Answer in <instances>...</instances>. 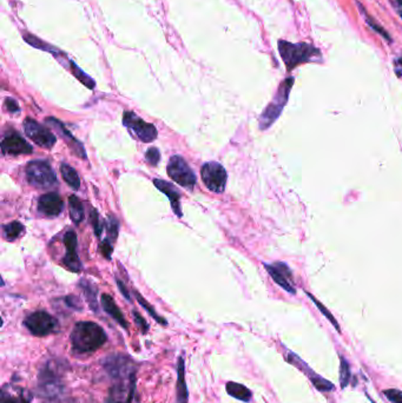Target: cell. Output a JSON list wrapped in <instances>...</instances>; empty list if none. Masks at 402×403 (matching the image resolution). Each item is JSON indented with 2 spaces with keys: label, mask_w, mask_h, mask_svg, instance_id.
Listing matches in <instances>:
<instances>
[{
  "label": "cell",
  "mask_w": 402,
  "mask_h": 403,
  "mask_svg": "<svg viewBox=\"0 0 402 403\" xmlns=\"http://www.w3.org/2000/svg\"><path fill=\"white\" fill-rule=\"evenodd\" d=\"M104 225H105L107 232H108V240L115 241L117 238V236H118V222H117V220H116L115 217L109 216L108 221Z\"/></svg>",
  "instance_id": "cell-31"
},
{
  "label": "cell",
  "mask_w": 402,
  "mask_h": 403,
  "mask_svg": "<svg viewBox=\"0 0 402 403\" xmlns=\"http://www.w3.org/2000/svg\"><path fill=\"white\" fill-rule=\"evenodd\" d=\"M90 221H91L92 227H93V232H95L96 236L100 237L102 232H103V223L100 222V215H98L97 210H91V214H90Z\"/></svg>",
  "instance_id": "cell-32"
},
{
  "label": "cell",
  "mask_w": 402,
  "mask_h": 403,
  "mask_svg": "<svg viewBox=\"0 0 402 403\" xmlns=\"http://www.w3.org/2000/svg\"><path fill=\"white\" fill-rule=\"evenodd\" d=\"M5 106L8 109V111L11 112V113L19 112V106L17 104L16 100H13L12 98H6V100H5Z\"/></svg>",
  "instance_id": "cell-37"
},
{
  "label": "cell",
  "mask_w": 402,
  "mask_h": 403,
  "mask_svg": "<svg viewBox=\"0 0 402 403\" xmlns=\"http://www.w3.org/2000/svg\"><path fill=\"white\" fill-rule=\"evenodd\" d=\"M264 268L268 274L271 276V279L275 281V283L279 284L280 287L284 289L286 292L294 295L296 292L294 287V277H293L291 268L288 267L287 264L284 262H275V263L264 264Z\"/></svg>",
  "instance_id": "cell-12"
},
{
  "label": "cell",
  "mask_w": 402,
  "mask_h": 403,
  "mask_svg": "<svg viewBox=\"0 0 402 403\" xmlns=\"http://www.w3.org/2000/svg\"><path fill=\"white\" fill-rule=\"evenodd\" d=\"M107 339L103 328L93 322H78L72 329V349L80 355L98 350Z\"/></svg>",
  "instance_id": "cell-2"
},
{
  "label": "cell",
  "mask_w": 402,
  "mask_h": 403,
  "mask_svg": "<svg viewBox=\"0 0 402 403\" xmlns=\"http://www.w3.org/2000/svg\"><path fill=\"white\" fill-rule=\"evenodd\" d=\"M64 203L60 198V196L56 192H48L39 197L38 200V212L42 215L48 216V217H56L60 215L63 210Z\"/></svg>",
  "instance_id": "cell-14"
},
{
  "label": "cell",
  "mask_w": 402,
  "mask_h": 403,
  "mask_svg": "<svg viewBox=\"0 0 402 403\" xmlns=\"http://www.w3.org/2000/svg\"><path fill=\"white\" fill-rule=\"evenodd\" d=\"M24 230V225L19 223V222L6 224V225H4L5 240L8 241V242H13V241L17 240L18 237L23 235Z\"/></svg>",
  "instance_id": "cell-24"
},
{
  "label": "cell",
  "mask_w": 402,
  "mask_h": 403,
  "mask_svg": "<svg viewBox=\"0 0 402 403\" xmlns=\"http://www.w3.org/2000/svg\"><path fill=\"white\" fill-rule=\"evenodd\" d=\"M123 124L132 136L143 143H152L157 138V129L154 124H149L136 115L135 112H124Z\"/></svg>",
  "instance_id": "cell-8"
},
{
  "label": "cell",
  "mask_w": 402,
  "mask_h": 403,
  "mask_svg": "<svg viewBox=\"0 0 402 403\" xmlns=\"http://www.w3.org/2000/svg\"><path fill=\"white\" fill-rule=\"evenodd\" d=\"M24 131L33 143L38 144L42 148L51 149L56 144L57 138L50 129L31 118L24 120Z\"/></svg>",
  "instance_id": "cell-11"
},
{
  "label": "cell",
  "mask_w": 402,
  "mask_h": 403,
  "mask_svg": "<svg viewBox=\"0 0 402 403\" xmlns=\"http://www.w3.org/2000/svg\"><path fill=\"white\" fill-rule=\"evenodd\" d=\"M60 174H62V177L63 180L68 184L70 188L73 189V190H80V176L77 174L75 169L71 168L68 164L63 163L60 165Z\"/></svg>",
  "instance_id": "cell-22"
},
{
  "label": "cell",
  "mask_w": 402,
  "mask_h": 403,
  "mask_svg": "<svg viewBox=\"0 0 402 403\" xmlns=\"http://www.w3.org/2000/svg\"><path fill=\"white\" fill-rule=\"evenodd\" d=\"M363 13H365V16H366V21L368 23V25H369L370 28H373L375 32H378V35H381V36H383L385 39L390 41L392 39L390 38V35H388V33H387L386 31H385V30H383V28L380 26V25L376 24L374 20L372 19V18H370V17L368 16L366 12H365V10H363Z\"/></svg>",
  "instance_id": "cell-33"
},
{
  "label": "cell",
  "mask_w": 402,
  "mask_h": 403,
  "mask_svg": "<svg viewBox=\"0 0 402 403\" xmlns=\"http://www.w3.org/2000/svg\"><path fill=\"white\" fill-rule=\"evenodd\" d=\"M294 84V78H287L280 85L277 93L275 95L274 100H271V104L263 111L259 117V129L267 130L279 118L283 108L287 104L289 93Z\"/></svg>",
  "instance_id": "cell-5"
},
{
  "label": "cell",
  "mask_w": 402,
  "mask_h": 403,
  "mask_svg": "<svg viewBox=\"0 0 402 403\" xmlns=\"http://www.w3.org/2000/svg\"><path fill=\"white\" fill-rule=\"evenodd\" d=\"M134 316H135L136 324H138V327L143 330V332H147L149 326H147V322H145V319H144L137 312H134Z\"/></svg>",
  "instance_id": "cell-38"
},
{
  "label": "cell",
  "mask_w": 402,
  "mask_h": 403,
  "mask_svg": "<svg viewBox=\"0 0 402 403\" xmlns=\"http://www.w3.org/2000/svg\"><path fill=\"white\" fill-rule=\"evenodd\" d=\"M1 151H3V155L18 156V155H28L33 151V149L20 135L16 132H10L8 135H5L1 140Z\"/></svg>",
  "instance_id": "cell-13"
},
{
  "label": "cell",
  "mask_w": 402,
  "mask_h": 403,
  "mask_svg": "<svg viewBox=\"0 0 402 403\" xmlns=\"http://www.w3.org/2000/svg\"><path fill=\"white\" fill-rule=\"evenodd\" d=\"M399 3H401L402 4V0H398Z\"/></svg>",
  "instance_id": "cell-42"
},
{
  "label": "cell",
  "mask_w": 402,
  "mask_h": 403,
  "mask_svg": "<svg viewBox=\"0 0 402 403\" xmlns=\"http://www.w3.org/2000/svg\"><path fill=\"white\" fill-rule=\"evenodd\" d=\"M226 389H227V393L229 395L239 400V401H243V402H249L251 400V396H253L251 391L246 386L236 384V382H228Z\"/></svg>",
  "instance_id": "cell-21"
},
{
  "label": "cell",
  "mask_w": 402,
  "mask_h": 403,
  "mask_svg": "<svg viewBox=\"0 0 402 403\" xmlns=\"http://www.w3.org/2000/svg\"><path fill=\"white\" fill-rule=\"evenodd\" d=\"M117 285L120 288V292L123 294L124 297L128 299V301H131V299H130V294H129L128 289L125 287V284H124L122 281L117 280Z\"/></svg>",
  "instance_id": "cell-40"
},
{
  "label": "cell",
  "mask_w": 402,
  "mask_h": 403,
  "mask_svg": "<svg viewBox=\"0 0 402 403\" xmlns=\"http://www.w3.org/2000/svg\"><path fill=\"white\" fill-rule=\"evenodd\" d=\"M204 185L210 191L222 194L227 187L228 175L226 169L217 162L204 164L201 170Z\"/></svg>",
  "instance_id": "cell-10"
},
{
  "label": "cell",
  "mask_w": 402,
  "mask_h": 403,
  "mask_svg": "<svg viewBox=\"0 0 402 403\" xmlns=\"http://www.w3.org/2000/svg\"><path fill=\"white\" fill-rule=\"evenodd\" d=\"M383 394L390 402L402 403V391L399 389H386L383 391Z\"/></svg>",
  "instance_id": "cell-35"
},
{
  "label": "cell",
  "mask_w": 402,
  "mask_h": 403,
  "mask_svg": "<svg viewBox=\"0 0 402 403\" xmlns=\"http://www.w3.org/2000/svg\"><path fill=\"white\" fill-rule=\"evenodd\" d=\"M102 306H103L104 310L108 312L112 319H116L122 327L128 329V322H127V319L124 317L123 314L120 310V308L116 304L111 296L108 295V294L102 295Z\"/></svg>",
  "instance_id": "cell-19"
},
{
  "label": "cell",
  "mask_w": 402,
  "mask_h": 403,
  "mask_svg": "<svg viewBox=\"0 0 402 403\" xmlns=\"http://www.w3.org/2000/svg\"><path fill=\"white\" fill-rule=\"evenodd\" d=\"M71 71L72 73H73V76L77 77V78H78L84 85H86L89 88H95V85H96L95 84V82H93L86 73H84V72L82 71V70H80L73 62H71Z\"/></svg>",
  "instance_id": "cell-28"
},
{
  "label": "cell",
  "mask_w": 402,
  "mask_h": 403,
  "mask_svg": "<svg viewBox=\"0 0 402 403\" xmlns=\"http://www.w3.org/2000/svg\"><path fill=\"white\" fill-rule=\"evenodd\" d=\"M279 53L281 55L288 71L301 64H306L309 62H315L321 57L319 48H314L306 43L293 44L286 40H280Z\"/></svg>",
  "instance_id": "cell-4"
},
{
  "label": "cell",
  "mask_w": 402,
  "mask_h": 403,
  "mask_svg": "<svg viewBox=\"0 0 402 403\" xmlns=\"http://www.w3.org/2000/svg\"><path fill=\"white\" fill-rule=\"evenodd\" d=\"M311 381L318 391H323V393H329V391H334V384L329 382L328 379L321 377L319 374H316L314 377H311Z\"/></svg>",
  "instance_id": "cell-27"
},
{
  "label": "cell",
  "mask_w": 402,
  "mask_h": 403,
  "mask_svg": "<svg viewBox=\"0 0 402 403\" xmlns=\"http://www.w3.org/2000/svg\"><path fill=\"white\" fill-rule=\"evenodd\" d=\"M167 171L169 177L181 187L187 189L195 187L197 178L183 157L172 156L167 163Z\"/></svg>",
  "instance_id": "cell-9"
},
{
  "label": "cell",
  "mask_w": 402,
  "mask_h": 403,
  "mask_svg": "<svg viewBox=\"0 0 402 403\" xmlns=\"http://www.w3.org/2000/svg\"><path fill=\"white\" fill-rule=\"evenodd\" d=\"M105 368L113 379L107 403H131L136 382L134 362L127 356H110Z\"/></svg>",
  "instance_id": "cell-1"
},
{
  "label": "cell",
  "mask_w": 402,
  "mask_h": 403,
  "mask_svg": "<svg viewBox=\"0 0 402 403\" xmlns=\"http://www.w3.org/2000/svg\"><path fill=\"white\" fill-rule=\"evenodd\" d=\"M136 294V299L137 301L140 302L142 306H143L144 309H147V312L150 314V315L154 317V319L158 322V324H162L163 326H167V321L163 319V317H161V316L157 315V312H155V309L150 306V304L147 303V301L142 297V296L138 294V292H135Z\"/></svg>",
  "instance_id": "cell-30"
},
{
  "label": "cell",
  "mask_w": 402,
  "mask_h": 403,
  "mask_svg": "<svg viewBox=\"0 0 402 403\" xmlns=\"http://www.w3.org/2000/svg\"><path fill=\"white\" fill-rule=\"evenodd\" d=\"M26 178L30 185L37 189L56 188L58 185L56 174L46 160H31L26 165Z\"/></svg>",
  "instance_id": "cell-6"
},
{
  "label": "cell",
  "mask_w": 402,
  "mask_h": 403,
  "mask_svg": "<svg viewBox=\"0 0 402 403\" xmlns=\"http://www.w3.org/2000/svg\"><path fill=\"white\" fill-rule=\"evenodd\" d=\"M64 244L68 250V254L64 257L65 267L68 268L70 272H80L82 270V263L80 257L77 255V235L76 232H66L64 236Z\"/></svg>",
  "instance_id": "cell-15"
},
{
  "label": "cell",
  "mask_w": 402,
  "mask_h": 403,
  "mask_svg": "<svg viewBox=\"0 0 402 403\" xmlns=\"http://www.w3.org/2000/svg\"><path fill=\"white\" fill-rule=\"evenodd\" d=\"M395 73L398 75L399 78H402V57L395 60Z\"/></svg>",
  "instance_id": "cell-41"
},
{
  "label": "cell",
  "mask_w": 402,
  "mask_h": 403,
  "mask_svg": "<svg viewBox=\"0 0 402 403\" xmlns=\"http://www.w3.org/2000/svg\"><path fill=\"white\" fill-rule=\"evenodd\" d=\"M341 366H340V384L341 387L346 388L351 381V367L343 356H340Z\"/></svg>",
  "instance_id": "cell-26"
},
{
  "label": "cell",
  "mask_w": 402,
  "mask_h": 403,
  "mask_svg": "<svg viewBox=\"0 0 402 403\" xmlns=\"http://www.w3.org/2000/svg\"><path fill=\"white\" fill-rule=\"evenodd\" d=\"M112 250L113 247H112L111 241H104L103 243L100 244V252L107 260H111Z\"/></svg>",
  "instance_id": "cell-36"
},
{
  "label": "cell",
  "mask_w": 402,
  "mask_h": 403,
  "mask_svg": "<svg viewBox=\"0 0 402 403\" xmlns=\"http://www.w3.org/2000/svg\"><path fill=\"white\" fill-rule=\"evenodd\" d=\"M46 123H48V125H51V126H55V129L60 131V135L63 137V140H64L65 142H68V147H70L72 152H73L76 156L80 157V158H83V160L86 158V151H85V149L83 148L82 143H80V140H77L76 138L72 137L71 133L64 128V125L60 123V120H55V118H48V120H46Z\"/></svg>",
  "instance_id": "cell-17"
},
{
  "label": "cell",
  "mask_w": 402,
  "mask_h": 403,
  "mask_svg": "<svg viewBox=\"0 0 402 403\" xmlns=\"http://www.w3.org/2000/svg\"><path fill=\"white\" fill-rule=\"evenodd\" d=\"M24 324L25 327L28 328V332L38 337H45V336L60 332L58 321L48 312H43V310L33 312L31 315H28L25 319Z\"/></svg>",
  "instance_id": "cell-7"
},
{
  "label": "cell",
  "mask_w": 402,
  "mask_h": 403,
  "mask_svg": "<svg viewBox=\"0 0 402 403\" xmlns=\"http://www.w3.org/2000/svg\"><path fill=\"white\" fill-rule=\"evenodd\" d=\"M156 188L165 194L167 198L172 202V208L179 217H182V209H181V194L176 189L175 185L172 183H167L165 180H154Z\"/></svg>",
  "instance_id": "cell-18"
},
{
  "label": "cell",
  "mask_w": 402,
  "mask_h": 403,
  "mask_svg": "<svg viewBox=\"0 0 402 403\" xmlns=\"http://www.w3.org/2000/svg\"><path fill=\"white\" fill-rule=\"evenodd\" d=\"M308 296L311 297V299L313 301V302H314L315 306L319 308L320 312H322L323 315L326 316L327 319H329V322H331V324H333L335 328H336V330H338V332H341V329H340V326H338V321L334 319V316L331 315V312H329L327 308H325V306H323V304L321 303L320 301L314 299V296L311 295V294H308Z\"/></svg>",
  "instance_id": "cell-29"
},
{
  "label": "cell",
  "mask_w": 402,
  "mask_h": 403,
  "mask_svg": "<svg viewBox=\"0 0 402 403\" xmlns=\"http://www.w3.org/2000/svg\"><path fill=\"white\" fill-rule=\"evenodd\" d=\"M188 388L185 384V374H184V361L182 357L179 359L177 368V403H188Z\"/></svg>",
  "instance_id": "cell-20"
},
{
  "label": "cell",
  "mask_w": 402,
  "mask_h": 403,
  "mask_svg": "<svg viewBox=\"0 0 402 403\" xmlns=\"http://www.w3.org/2000/svg\"><path fill=\"white\" fill-rule=\"evenodd\" d=\"M65 302H66L68 307L73 308V309H78L80 310V308H82L80 307V299L75 297V296H68L65 299Z\"/></svg>",
  "instance_id": "cell-39"
},
{
  "label": "cell",
  "mask_w": 402,
  "mask_h": 403,
  "mask_svg": "<svg viewBox=\"0 0 402 403\" xmlns=\"http://www.w3.org/2000/svg\"><path fill=\"white\" fill-rule=\"evenodd\" d=\"M68 210H70V217H71L73 223L80 224L84 220L83 204L76 195L70 196Z\"/></svg>",
  "instance_id": "cell-23"
},
{
  "label": "cell",
  "mask_w": 402,
  "mask_h": 403,
  "mask_svg": "<svg viewBox=\"0 0 402 403\" xmlns=\"http://www.w3.org/2000/svg\"><path fill=\"white\" fill-rule=\"evenodd\" d=\"M65 393L60 367L53 361L46 364L38 379V394L45 402L60 403Z\"/></svg>",
  "instance_id": "cell-3"
},
{
  "label": "cell",
  "mask_w": 402,
  "mask_h": 403,
  "mask_svg": "<svg viewBox=\"0 0 402 403\" xmlns=\"http://www.w3.org/2000/svg\"><path fill=\"white\" fill-rule=\"evenodd\" d=\"M33 399V394L19 386L5 384L1 388L0 403H31Z\"/></svg>",
  "instance_id": "cell-16"
},
{
  "label": "cell",
  "mask_w": 402,
  "mask_h": 403,
  "mask_svg": "<svg viewBox=\"0 0 402 403\" xmlns=\"http://www.w3.org/2000/svg\"><path fill=\"white\" fill-rule=\"evenodd\" d=\"M82 285H83V290L84 294L86 296V299H88L89 304H90V307H91L92 310L93 312H97V309H98V306H97V299H96V288H93L92 284L89 283L86 281H83L82 282Z\"/></svg>",
  "instance_id": "cell-25"
},
{
  "label": "cell",
  "mask_w": 402,
  "mask_h": 403,
  "mask_svg": "<svg viewBox=\"0 0 402 403\" xmlns=\"http://www.w3.org/2000/svg\"><path fill=\"white\" fill-rule=\"evenodd\" d=\"M145 160H147V163L150 164V165L156 167L161 160L160 151L156 148L149 149L147 153H145Z\"/></svg>",
  "instance_id": "cell-34"
}]
</instances>
